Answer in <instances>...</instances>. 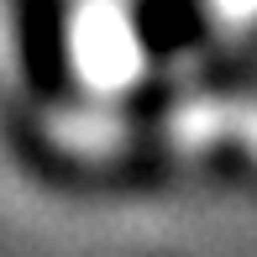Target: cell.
I'll list each match as a JSON object with an SVG mask.
<instances>
[{
  "instance_id": "obj_1",
  "label": "cell",
  "mask_w": 257,
  "mask_h": 257,
  "mask_svg": "<svg viewBox=\"0 0 257 257\" xmlns=\"http://www.w3.org/2000/svg\"><path fill=\"white\" fill-rule=\"evenodd\" d=\"M231 142H241L247 153L257 158V105H231Z\"/></svg>"
},
{
  "instance_id": "obj_2",
  "label": "cell",
  "mask_w": 257,
  "mask_h": 257,
  "mask_svg": "<svg viewBox=\"0 0 257 257\" xmlns=\"http://www.w3.org/2000/svg\"><path fill=\"white\" fill-rule=\"evenodd\" d=\"M210 6H215V16H220V21H236V27L257 16V0H210Z\"/></svg>"
},
{
  "instance_id": "obj_3",
  "label": "cell",
  "mask_w": 257,
  "mask_h": 257,
  "mask_svg": "<svg viewBox=\"0 0 257 257\" xmlns=\"http://www.w3.org/2000/svg\"><path fill=\"white\" fill-rule=\"evenodd\" d=\"M0 74H11V27H6V6H0Z\"/></svg>"
}]
</instances>
